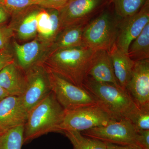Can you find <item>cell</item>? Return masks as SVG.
I'll return each mask as SVG.
<instances>
[{
  "instance_id": "obj_1",
  "label": "cell",
  "mask_w": 149,
  "mask_h": 149,
  "mask_svg": "<svg viewBox=\"0 0 149 149\" xmlns=\"http://www.w3.org/2000/svg\"><path fill=\"white\" fill-rule=\"evenodd\" d=\"M95 51L85 46L58 50L48 54L42 64L70 83L83 87Z\"/></svg>"
},
{
  "instance_id": "obj_2",
  "label": "cell",
  "mask_w": 149,
  "mask_h": 149,
  "mask_svg": "<svg viewBox=\"0 0 149 149\" xmlns=\"http://www.w3.org/2000/svg\"><path fill=\"white\" fill-rule=\"evenodd\" d=\"M83 87L115 120L131 121L140 109L127 90L120 86L97 82L87 76Z\"/></svg>"
},
{
  "instance_id": "obj_3",
  "label": "cell",
  "mask_w": 149,
  "mask_h": 149,
  "mask_svg": "<svg viewBox=\"0 0 149 149\" xmlns=\"http://www.w3.org/2000/svg\"><path fill=\"white\" fill-rule=\"evenodd\" d=\"M64 112L52 91L28 113L24 126V144L48 133H61Z\"/></svg>"
},
{
  "instance_id": "obj_4",
  "label": "cell",
  "mask_w": 149,
  "mask_h": 149,
  "mask_svg": "<svg viewBox=\"0 0 149 149\" xmlns=\"http://www.w3.org/2000/svg\"><path fill=\"white\" fill-rule=\"evenodd\" d=\"M120 17L115 13L111 3L85 26L83 45L94 51L108 52L115 44Z\"/></svg>"
},
{
  "instance_id": "obj_5",
  "label": "cell",
  "mask_w": 149,
  "mask_h": 149,
  "mask_svg": "<svg viewBox=\"0 0 149 149\" xmlns=\"http://www.w3.org/2000/svg\"><path fill=\"white\" fill-rule=\"evenodd\" d=\"M46 69L49 74L52 92L65 111L98 104L94 96L85 88L76 86L47 68Z\"/></svg>"
},
{
  "instance_id": "obj_6",
  "label": "cell",
  "mask_w": 149,
  "mask_h": 149,
  "mask_svg": "<svg viewBox=\"0 0 149 149\" xmlns=\"http://www.w3.org/2000/svg\"><path fill=\"white\" fill-rule=\"evenodd\" d=\"M114 120L99 103L91 106L65 111L60 127L61 133L65 130L82 132L107 125Z\"/></svg>"
},
{
  "instance_id": "obj_7",
  "label": "cell",
  "mask_w": 149,
  "mask_h": 149,
  "mask_svg": "<svg viewBox=\"0 0 149 149\" xmlns=\"http://www.w3.org/2000/svg\"><path fill=\"white\" fill-rule=\"evenodd\" d=\"M81 133L83 136L105 143L142 148L138 141V130L131 121L128 119L113 120L107 125Z\"/></svg>"
},
{
  "instance_id": "obj_8",
  "label": "cell",
  "mask_w": 149,
  "mask_h": 149,
  "mask_svg": "<svg viewBox=\"0 0 149 149\" xmlns=\"http://www.w3.org/2000/svg\"><path fill=\"white\" fill-rule=\"evenodd\" d=\"M111 3V0H70L58 10L62 28L88 24Z\"/></svg>"
},
{
  "instance_id": "obj_9",
  "label": "cell",
  "mask_w": 149,
  "mask_h": 149,
  "mask_svg": "<svg viewBox=\"0 0 149 149\" xmlns=\"http://www.w3.org/2000/svg\"><path fill=\"white\" fill-rule=\"evenodd\" d=\"M27 86L20 100L27 113L52 92L47 70L39 64L25 71Z\"/></svg>"
},
{
  "instance_id": "obj_10",
  "label": "cell",
  "mask_w": 149,
  "mask_h": 149,
  "mask_svg": "<svg viewBox=\"0 0 149 149\" xmlns=\"http://www.w3.org/2000/svg\"><path fill=\"white\" fill-rule=\"evenodd\" d=\"M149 23V0L139 11L130 16L120 18L116 45L124 53L128 54L131 42Z\"/></svg>"
},
{
  "instance_id": "obj_11",
  "label": "cell",
  "mask_w": 149,
  "mask_h": 149,
  "mask_svg": "<svg viewBox=\"0 0 149 149\" xmlns=\"http://www.w3.org/2000/svg\"><path fill=\"white\" fill-rule=\"evenodd\" d=\"M126 90L140 109L149 108V59L135 62Z\"/></svg>"
},
{
  "instance_id": "obj_12",
  "label": "cell",
  "mask_w": 149,
  "mask_h": 149,
  "mask_svg": "<svg viewBox=\"0 0 149 149\" xmlns=\"http://www.w3.org/2000/svg\"><path fill=\"white\" fill-rule=\"evenodd\" d=\"M12 47L15 63L24 72L32 67L42 64L48 49V47L37 37L24 44L13 40Z\"/></svg>"
},
{
  "instance_id": "obj_13",
  "label": "cell",
  "mask_w": 149,
  "mask_h": 149,
  "mask_svg": "<svg viewBox=\"0 0 149 149\" xmlns=\"http://www.w3.org/2000/svg\"><path fill=\"white\" fill-rule=\"evenodd\" d=\"M27 115L19 97H6L0 102V133L24 125Z\"/></svg>"
},
{
  "instance_id": "obj_14",
  "label": "cell",
  "mask_w": 149,
  "mask_h": 149,
  "mask_svg": "<svg viewBox=\"0 0 149 149\" xmlns=\"http://www.w3.org/2000/svg\"><path fill=\"white\" fill-rule=\"evenodd\" d=\"M42 8L33 5L11 17L9 24L14 37L20 41L34 39L37 36V16Z\"/></svg>"
},
{
  "instance_id": "obj_15",
  "label": "cell",
  "mask_w": 149,
  "mask_h": 149,
  "mask_svg": "<svg viewBox=\"0 0 149 149\" xmlns=\"http://www.w3.org/2000/svg\"><path fill=\"white\" fill-rule=\"evenodd\" d=\"M62 29L58 10L42 8L37 16L36 37L49 49Z\"/></svg>"
},
{
  "instance_id": "obj_16",
  "label": "cell",
  "mask_w": 149,
  "mask_h": 149,
  "mask_svg": "<svg viewBox=\"0 0 149 149\" xmlns=\"http://www.w3.org/2000/svg\"><path fill=\"white\" fill-rule=\"evenodd\" d=\"M88 76L97 82L120 86L115 75L109 54L107 51H95L88 70Z\"/></svg>"
},
{
  "instance_id": "obj_17",
  "label": "cell",
  "mask_w": 149,
  "mask_h": 149,
  "mask_svg": "<svg viewBox=\"0 0 149 149\" xmlns=\"http://www.w3.org/2000/svg\"><path fill=\"white\" fill-rule=\"evenodd\" d=\"M0 85L9 95L20 97L27 86L25 72L15 61L10 63L0 71Z\"/></svg>"
},
{
  "instance_id": "obj_18",
  "label": "cell",
  "mask_w": 149,
  "mask_h": 149,
  "mask_svg": "<svg viewBox=\"0 0 149 149\" xmlns=\"http://www.w3.org/2000/svg\"><path fill=\"white\" fill-rule=\"evenodd\" d=\"M111 59L115 75L119 85L126 90L134 68L135 62L128 54L117 47L115 44L108 51Z\"/></svg>"
},
{
  "instance_id": "obj_19",
  "label": "cell",
  "mask_w": 149,
  "mask_h": 149,
  "mask_svg": "<svg viewBox=\"0 0 149 149\" xmlns=\"http://www.w3.org/2000/svg\"><path fill=\"white\" fill-rule=\"evenodd\" d=\"M87 24H74L63 28L48 49L46 57L58 50L84 46L83 32Z\"/></svg>"
},
{
  "instance_id": "obj_20",
  "label": "cell",
  "mask_w": 149,
  "mask_h": 149,
  "mask_svg": "<svg viewBox=\"0 0 149 149\" xmlns=\"http://www.w3.org/2000/svg\"><path fill=\"white\" fill-rule=\"evenodd\" d=\"M128 55L134 62L149 59V23L130 44Z\"/></svg>"
},
{
  "instance_id": "obj_21",
  "label": "cell",
  "mask_w": 149,
  "mask_h": 149,
  "mask_svg": "<svg viewBox=\"0 0 149 149\" xmlns=\"http://www.w3.org/2000/svg\"><path fill=\"white\" fill-rule=\"evenodd\" d=\"M63 133L72 144L73 149H107L105 142L83 136L79 131L65 130Z\"/></svg>"
},
{
  "instance_id": "obj_22",
  "label": "cell",
  "mask_w": 149,
  "mask_h": 149,
  "mask_svg": "<svg viewBox=\"0 0 149 149\" xmlns=\"http://www.w3.org/2000/svg\"><path fill=\"white\" fill-rule=\"evenodd\" d=\"M24 126L0 133V149H21L24 144Z\"/></svg>"
},
{
  "instance_id": "obj_23",
  "label": "cell",
  "mask_w": 149,
  "mask_h": 149,
  "mask_svg": "<svg viewBox=\"0 0 149 149\" xmlns=\"http://www.w3.org/2000/svg\"><path fill=\"white\" fill-rule=\"evenodd\" d=\"M147 0H111L116 14L124 18L135 14L143 7Z\"/></svg>"
},
{
  "instance_id": "obj_24",
  "label": "cell",
  "mask_w": 149,
  "mask_h": 149,
  "mask_svg": "<svg viewBox=\"0 0 149 149\" xmlns=\"http://www.w3.org/2000/svg\"><path fill=\"white\" fill-rule=\"evenodd\" d=\"M34 5V0H0V7L10 15L15 16Z\"/></svg>"
},
{
  "instance_id": "obj_25",
  "label": "cell",
  "mask_w": 149,
  "mask_h": 149,
  "mask_svg": "<svg viewBox=\"0 0 149 149\" xmlns=\"http://www.w3.org/2000/svg\"><path fill=\"white\" fill-rule=\"evenodd\" d=\"M131 122L137 130H149V108L140 109Z\"/></svg>"
},
{
  "instance_id": "obj_26",
  "label": "cell",
  "mask_w": 149,
  "mask_h": 149,
  "mask_svg": "<svg viewBox=\"0 0 149 149\" xmlns=\"http://www.w3.org/2000/svg\"><path fill=\"white\" fill-rule=\"evenodd\" d=\"M14 37L13 30L9 24L0 26V50L8 47L11 40Z\"/></svg>"
},
{
  "instance_id": "obj_27",
  "label": "cell",
  "mask_w": 149,
  "mask_h": 149,
  "mask_svg": "<svg viewBox=\"0 0 149 149\" xmlns=\"http://www.w3.org/2000/svg\"><path fill=\"white\" fill-rule=\"evenodd\" d=\"M70 0H34V5L42 8L59 10L64 6Z\"/></svg>"
},
{
  "instance_id": "obj_28",
  "label": "cell",
  "mask_w": 149,
  "mask_h": 149,
  "mask_svg": "<svg viewBox=\"0 0 149 149\" xmlns=\"http://www.w3.org/2000/svg\"><path fill=\"white\" fill-rule=\"evenodd\" d=\"M15 61L13 52L8 47L0 50V71L8 65Z\"/></svg>"
},
{
  "instance_id": "obj_29",
  "label": "cell",
  "mask_w": 149,
  "mask_h": 149,
  "mask_svg": "<svg viewBox=\"0 0 149 149\" xmlns=\"http://www.w3.org/2000/svg\"><path fill=\"white\" fill-rule=\"evenodd\" d=\"M138 140L142 148L149 149V130H138Z\"/></svg>"
},
{
  "instance_id": "obj_30",
  "label": "cell",
  "mask_w": 149,
  "mask_h": 149,
  "mask_svg": "<svg viewBox=\"0 0 149 149\" xmlns=\"http://www.w3.org/2000/svg\"><path fill=\"white\" fill-rule=\"evenodd\" d=\"M107 149H144L141 147L133 146H123L105 143Z\"/></svg>"
},
{
  "instance_id": "obj_31",
  "label": "cell",
  "mask_w": 149,
  "mask_h": 149,
  "mask_svg": "<svg viewBox=\"0 0 149 149\" xmlns=\"http://www.w3.org/2000/svg\"><path fill=\"white\" fill-rule=\"evenodd\" d=\"M10 17V15L0 7V26L5 24Z\"/></svg>"
},
{
  "instance_id": "obj_32",
  "label": "cell",
  "mask_w": 149,
  "mask_h": 149,
  "mask_svg": "<svg viewBox=\"0 0 149 149\" xmlns=\"http://www.w3.org/2000/svg\"><path fill=\"white\" fill-rule=\"evenodd\" d=\"M8 96L10 95L0 85V102Z\"/></svg>"
}]
</instances>
